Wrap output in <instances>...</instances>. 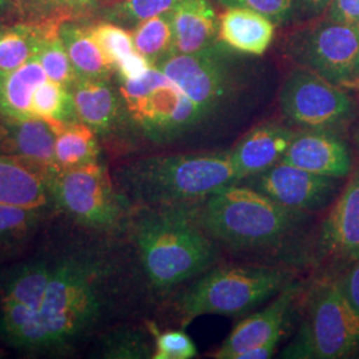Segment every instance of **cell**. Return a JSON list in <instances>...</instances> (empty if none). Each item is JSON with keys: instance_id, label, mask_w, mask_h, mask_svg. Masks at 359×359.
Returning a JSON list of instances; mask_svg holds the SVG:
<instances>
[{"instance_id": "1", "label": "cell", "mask_w": 359, "mask_h": 359, "mask_svg": "<svg viewBox=\"0 0 359 359\" xmlns=\"http://www.w3.org/2000/svg\"><path fill=\"white\" fill-rule=\"evenodd\" d=\"M200 204L133 206L128 226L142 273L156 290H170L205 273L216 258Z\"/></svg>"}, {"instance_id": "2", "label": "cell", "mask_w": 359, "mask_h": 359, "mask_svg": "<svg viewBox=\"0 0 359 359\" xmlns=\"http://www.w3.org/2000/svg\"><path fill=\"white\" fill-rule=\"evenodd\" d=\"M112 177L133 206L200 204L240 182L229 152L148 156L117 168Z\"/></svg>"}, {"instance_id": "3", "label": "cell", "mask_w": 359, "mask_h": 359, "mask_svg": "<svg viewBox=\"0 0 359 359\" xmlns=\"http://www.w3.org/2000/svg\"><path fill=\"white\" fill-rule=\"evenodd\" d=\"M107 268L99 256L72 250L53 258V274L38 310L40 353L63 351L92 333L105 310Z\"/></svg>"}, {"instance_id": "4", "label": "cell", "mask_w": 359, "mask_h": 359, "mask_svg": "<svg viewBox=\"0 0 359 359\" xmlns=\"http://www.w3.org/2000/svg\"><path fill=\"white\" fill-rule=\"evenodd\" d=\"M306 215L280 205L241 182L219 188L200 205L201 222L209 236L236 250L283 244Z\"/></svg>"}, {"instance_id": "5", "label": "cell", "mask_w": 359, "mask_h": 359, "mask_svg": "<svg viewBox=\"0 0 359 359\" xmlns=\"http://www.w3.org/2000/svg\"><path fill=\"white\" fill-rule=\"evenodd\" d=\"M287 271L273 266H224L205 271L180 297L177 310L188 325L197 317L240 316L278 294Z\"/></svg>"}, {"instance_id": "6", "label": "cell", "mask_w": 359, "mask_h": 359, "mask_svg": "<svg viewBox=\"0 0 359 359\" xmlns=\"http://www.w3.org/2000/svg\"><path fill=\"white\" fill-rule=\"evenodd\" d=\"M283 358L359 357V314L334 278L317 283L308 297L301 326Z\"/></svg>"}, {"instance_id": "7", "label": "cell", "mask_w": 359, "mask_h": 359, "mask_svg": "<svg viewBox=\"0 0 359 359\" xmlns=\"http://www.w3.org/2000/svg\"><path fill=\"white\" fill-rule=\"evenodd\" d=\"M48 187L53 208L80 226L100 233L128 226L133 205L100 161L57 170L50 176Z\"/></svg>"}, {"instance_id": "8", "label": "cell", "mask_w": 359, "mask_h": 359, "mask_svg": "<svg viewBox=\"0 0 359 359\" xmlns=\"http://www.w3.org/2000/svg\"><path fill=\"white\" fill-rule=\"evenodd\" d=\"M118 92L127 117L156 144L176 142L204 118L179 86L154 65L140 79L120 80Z\"/></svg>"}, {"instance_id": "9", "label": "cell", "mask_w": 359, "mask_h": 359, "mask_svg": "<svg viewBox=\"0 0 359 359\" xmlns=\"http://www.w3.org/2000/svg\"><path fill=\"white\" fill-rule=\"evenodd\" d=\"M287 53L297 65L339 87L359 84V25L321 23L298 31L287 41Z\"/></svg>"}, {"instance_id": "10", "label": "cell", "mask_w": 359, "mask_h": 359, "mask_svg": "<svg viewBox=\"0 0 359 359\" xmlns=\"http://www.w3.org/2000/svg\"><path fill=\"white\" fill-rule=\"evenodd\" d=\"M280 105L287 120L306 129L341 128L354 114V104L345 90L304 67L286 77Z\"/></svg>"}, {"instance_id": "11", "label": "cell", "mask_w": 359, "mask_h": 359, "mask_svg": "<svg viewBox=\"0 0 359 359\" xmlns=\"http://www.w3.org/2000/svg\"><path fill=\"white\" fill-rule=\"evenodd\" d=\"M229 50L219 41L203 51L172 53L154 67L177 84L206 117L225 103L233 90Z\"/></svg>"}, {"instance_id": "12", "label": "cell", "mask_w": 359, "mask_h": 359, "mask_svg": "<svg viewBox=\"0 0 359 359\" xmlns=\"http://www.w3.org/2000/svg\"><path fill=\"white\" fill-rule=\"evenodd\" d=\"M341 180L320 176L285 161H278L241 182L280 205L309 213L321 210L335 201L341 193Z\"/></svg>"}, {"instance_id": "13", "label": "cell", "mask_w": 359, "mask_h": 359, "mask_svg": "<svg viewBox=\"0 0 359 359\" xmlns=\"http://www.w3.org/2000/svg\"><path fill=\"white\" fill-rule=\"evenodd\" d=\"M313 258L339 271L359 259V169L350 176L322 221Z\"/></svg>"}, {"instance_id": "14", "label": "cell", "mask_w": 359, "mask_h": 359, "mask_svg": "<svg viewBox=\"0 0 359 359\" xmlns=\"http://www.w3.org/2000/svg\"><path fill=\"white\" fill-rule=\"evenodd\" d=\"M299 290L301 285L292 281L286 283L269 306L249 316L233 329L215 358L238 359L245 351L281 337Z\"/></svg>"}, {"instance_id": "15", "label": "cell", "mask_w": 359, "mask_h": 359, "mask_svg": "<svg viewBox=\"0 0 359 359\" xmlns=\"http://www.w3.org/2000/svg\"><path fill=\"white\" fill-rule=\"evenodd\" d=\"M281 161L334 179H345L353 168L346 142L327 129H306L295 133Z\"/></svg>"}, {"instance_id": "16", "label": "cell", "mask_w": 359, "mask_h": 359, "mask_svg": "<svg viewBox=\"0 0 359 359\" xmlns=\"http://www.w3.org/2000/svg\"><path fill=\"white\" fill-rule=\"evenodd\" d=\"M50 173L13 154H0V205L52 208Z\"/></svg>"}, {"instance_id": "17", "label": "cell", "mask_w": 359, "mask_h": 359, "mask_svg": "<svg viewBox=\"0 0 359 359\" xmlns=\"http://www.w3.org/2000/svg\"><path fill=\"white\" fill-rule=\"evenodd\" d=\"M71 92L79 121L93 129L99 137L111 135L126 115L120 92L109 79L79 77Z\"/></svg>"}, {"instance_id": "18", "label": "cell", "mask_w": 359, "mask_h": 359, "mask_svg": "<svg viewBox=\"0 0 359 359\" xmlns=\"http://www.w3.org/2000/svg\"><path fill=\"white\" fill-rule=\"evenodd\" d=\"M294 136L290 129L274 123L261 124L248 132L229 152L240 182L281 161Z\"/></svg>"}, {"instance_id": "19", "label": "cell", "mask_w": 359, "mask_h": 359, "mask_svg": "<svg viewBox=\"0 0 359 359\" xmlns=\"http://www.w3.org/2000/svg\"><path fill=\"white\" fill-rule=\"evenodd\" d=\"M4 126L6 136L0 142V147L6 154L36 164L46 169L50 176L57 172L55 145L59 127L36 116L25 120L4 121Z\"/></svg>"}, {"instance_id": "20", "label": "cell", "mask_w": 359, "mask_h": 359, "mask_svg": "<svg viewBox=\"0 0 359 359\" xmlns=\"http://www.w3.org/2000/svg\"><path fill=\"white\" fill-rule=\"evenodd\" d=\"M173 53H194L219 43L218 18L209 0H180L172 10Z\"/></svg>"}, {"instance_id": "21", "label": "cell", "mask_w": 359, "mask_h": 359, "mask_svg": "<svg viewBox=\"0 0 359 359\" xmlns=\"http://www.w3.org/2000/svg\"><path fill=\"white\" fill-rule=\"evenodd\" d=\"M53 274V258L38 256L0 270V302L40 309Z\"/></svg>"}, {"instance_id": "22", "label": "cell", "mask_w": 359, "mask_h": 359, "mask_svg": "<svg viewBox=\"0 0 359 359\" xmlns=\"http://www.w3.org/2000/svg\"><path fill=\"white\" fill-rule=\"evenodd\" d=\"M274 23L262 13L228 7L218 18V38L231 50L259 56L269 48Z\"/></svg>"}, {"instance_id": "23", "label": "cell", "mask_w": 359, "mask_h": 359, "mask_svg": "<svg viewBox=\"0 0 359 359\" xmlns=\"http://www.w3.org/2000/svg\"><path fill=\"white\" fill-rule=\"evenodd\" d=\"M47 79L36 56L13 71L0 72V118L13 121L32 117L34 92Z\"/></svg>"}, {"instance_id": "24", "label": "cell", "mask_w": 359, "mask_h": 359, "mask_svg": "<svg viewBox=\"0 0 359 359\" xmlns=\"http://www.w3.org/2000/svg\"><path fill=\"white\" fill-rule=\"evenodd\" d=\"M50 208L0 205V261L19 256L36 237Z\"/></svg>"}, {"instance_id": "25", "label": "cell", "mask_w": 359, "mask_h": 359, "mask_svg": "<svg viewBox=\"0 0 359 359\" xmlns=\"http://www.w3.org/2000/svg\"><path fill=\"white\" fill-rule=\"evenodd\" d=\"M59 35L65 43L69 60L79 77L109 79L114 68L105 59L103 52L88 31L74 20H63L59 25Z\"/></svg>"}, {"instance_id": "26", "label": "cell", "mask_w": 359, "mask_h": 359, "mask_svg": "<svg viewBox=\"0 0 359 359\" xmlns=\"http://www.w3.org/2000/svg\"><path fill=\"white\" fill-rule=\"evenodd\" d=\"M100 154L97 133L84 123L77 121L57 129L55 145L57 170L97 163Z\"/></svg>"}, {"instance_id": "27", "label": "cell", "mask_w": 359, "mask_h": 359, "mask_svg": "<svg viewBox=\"0 0 359 359\" xmlns=\"http://www.w3.org/2000/svg\"><path fill=\"white\" fill-rule=\"evenodd\" d=\"M48 25L19 22L4 27L0 31V72L13 71L35 57Z\"/></svg>"}, {"instance_id": "28", "label": "cell", "mask_w": 359, "mask_h": 359, "mask_svg": "<svg viewBox=\"0 0 359 359\" xmlns=\"http://www.w3.org/2000/svg\"><path fill=\"white\" fill-rule=\"evenodd\" d=\"M135 48L156 65L173 53L172 11L157 15L133 27Z\"/></svg>"}, {"instance_id": "29", "label": "cell", "mask_w": 359, "mask_h": 359, "mask_svg": "<svg viewBox=\"0 0 359 359\" xmlns=\"http://www.w3.org/2000/svg\"><path fill=\"white\" fill-rule=\"evenodd\" d=\"M32 115L47 120L59 128L79 121L71 90L50 79L34 92Z\"/></svg>"}, {"instance_id": "30", "label": "cell", "mask_w": 359, "mask_h": 359, "mask_svg": "<svg viewBox=\"0 0 359 359\" xmlns=\"http://www.w3.org/2000/svg\"><path fill=\"white\" fill-rule=\"evenodd\" d=\"M60 23L62 22H50L40 41L36 57L50 80L71 90L79 80V75L59 35Z\"/></svg>"}, {"instance_id": "31", "label": "cell", "mask_w": 359, "mask_h": 359, "mask_svg": "<svg viewBox=\"0 0 359 359\" xmlns=\"http://www.w3.org/2000/svg\"><path fill=\"white\" fill-rule=\"evenodd\" d=\"M147 327H118L104 335L99 353L103 358H154V339Z\"/></svg>"}, {"instance_id": "32", "label": "cell", "mask_w": 359, "mask_h": 359, "mask_svg": "<svg viewBox=\"0 0 359 359\" xmlns=\"http://www.w3.org/2000/svg\"><path fill=\"white\" fill-rule=\"evenodd\" d=\"M180 0H114L104 10V18L118 26H137L161 13L172 11Z\"/></svg>"}, {"instance_id": "33", "label": "cell", "mask_w": 359, "mask_h": 359, "mask_svg": "<svg viewBox=\"0 0 359 359\" xmlns=\"http://www.w3.org/2000/svg\"><path fill=\"white\" fill-rule=\"evenodd\" d=\"M88 31L114 71L120 62L136 51L132 32L127 31L124 27L104 20L88 26Z\"/></svg>"}, {"instance_id": "34", "label": "cell", "mask_w": 359, "mask_h": 359, "mask_svg": "<svg viewBox=\"0 0 359 359\" xmlns=\"http://www.w3.org/2000/svg\"><path fill=\"white\" fill-rule=\"evenodd\" d=\"M147 327L154 334V359H191L197 355V348L188 334L180 330L158 332L154 323Z\"/></svg>"}, {"instance_id": "35", "label": "cell", "mask_w": 359, "mask_h": 359, "mask_svg": "<svg viewBox=\"0 0 359 359\" xmlns=\"http://www.w3.org/2000/svg\"><path fill=\"white\" fill-rule=\"evenodd\" d=\"M219 4L228 7L248 8L262 13L274 25H285L292 22L293 0H217Z\"/></svg>"}, {"instance_id": "36", "label": "cell", "mask_w": 359, "mask_h": 359, "mask_svg": "<svg viewBox=\"0 0 359 359\" xmlns=\"http://www.w3.org/2000/svg\"><path fill=\"white\" fill-rule=\"evenodd\" d=\"M16 4L19 22L46 23L56 20L52 13L50 0H16Z\"/></svg>"}, {"instance_id": "37", "label": "cell", "mask_w": 359, "mask_h": 359, "mask_svg": "<svg viewBox=\"0 0 359 359\" xmlns=\"http://www.w3.org/2000/svg\"><path fill=\"white\" fill-rule=\"evenodd\" d=\"M334 280L348 304L359 314V259L341 270Z\"/></svg>"}, {"instance_id": "38", "label": "cell", "mask_w": 359, "mask_h": 359, "mask_svg": "<svg viewBox=\"0 0 359 359\" xmlns=\"http://www.w3.org/2000/svg\"><path fill=\"white\" fill-rule=\"evenodd\" d=\"M50 3L55 19L63 22L95 10L99 0H50Z\"/></svg>"}, {"instance_id": "39", "label": "cell", "mask_w": 359, "mask_h": 359, "mask_svg": "<svg viewBox=\"0 0 359 359\" xmlns=\"http://www.w3.org/2000/svg\"><path fill=\"white\" fill-rule=\"evenodd\" d=\"M154 65L137 51L130 53L115 68L118 80H136L144 76Z\"/></svg>"}, {"instance_id": "40", "label": "cell", "mask_w": 359, "mask_h": 359, "mask_svg": "<svg viewBox=\"0 0 359 359\" xmlns=\"http://www.w3.org/2000/svg\"><path fill=\"white\" fill-rule=\"evenodd\" d=\"M325 13L333 22L359 25V0H333Z\"/></svg>"}, {"instance_id": "41", "label": "cell", "mask_w": 359, "mask_h": 359, "mask_svg": "<svg viewBox=\"0 0 359 359\" xmlns=\"http://www.w3.org/2000/svg\"><path fill=\"white\" fill-rule=\"evenodd\" d=\"M333 0H293L292 22L311 20L326 13Z\"/></svg>"}, {"instance_id": "42", "label": "cell", "mask_w": 359, "mask_h": 359, "mask_svg": "<svg viewBox=\"0 0 359 359\" xmlns=\"http://www.w3.org/2000/svg\"><path fill=\"white\" fill-rule=\"evenodd\" d=\"M281 341V337L273 338L268 342L259 345V346L253 347L248 351L243 353L238 359H268L276 353V348L278 346V342Z\"/></svg>"}, {"instance_id": "43", "label": "cell", "mask_w": 359, "mask_h": 359, "mask_svg": "<svg viewBox=\"0 0 359 359\" xmlns=\"http://www.w3.org/2000/svg\"><path fill=\"white\" fill-rule=\"evenodd\" d=\"M0 15H1V19L4 22L18 19L16 0H0Z\"/></svg>"}, {"instance_id": "44", "label": "cell", "mask_w": 359, "mask_h": 359, "mask_svg": "<svg viewBox=\"0 0 359 359\" xmlns=\"http://www.w3.org/2000/svg\"><path fill=\"white\" fill-rule=\"evenodd\" d=\"M6 136V126H4V121L0 120V142L4 139Z\"/></svg>"}, {"instance_id": "45", "label": "cell", "mask_w": 359, "mask_h": 359, "mask_svg": "<svg viewBox=\"0 0 359 359\" xmlns=\"http://www.w3.org/2000/svg\"><path fill=\"white\" fill-rule=\"evenodd\" d=\"M4 27H6V25H4V20L1 19V15H0V31H1Z\"/></svg>"}, {"instance_id": "46", "label": "cell", "mask_w": 359, "mask_h": 359, "mask_svg": "<svg viewBox=\"0 0 359 359\" xmlns=\"http://www.w3.org/2000/svg\"><path fill=\"white\" fill-rule=\"evenodd\" d=\"M357 144H358V148H359V129H358V132H357Z\"/></svg>"}, {"instance_id": "47", "label": "cell", "mask_w": 359, "mask_h": 359, "mask_svg": "<svg viewBox=\"0 0 359 359\" xmlns=\"http://www.w3.org/2000/svg\"><path fill=\"white\" fill-rule=\"evenodd\" d=\"M357 87H359V84H358V86H357Z\"/></svg>"}]
</instances>
